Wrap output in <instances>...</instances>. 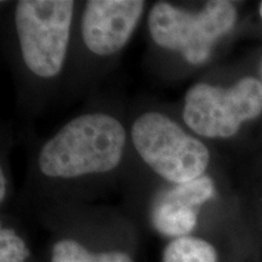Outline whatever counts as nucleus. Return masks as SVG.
Instances as JSON below:
<instances>
[{
    "mask_svg": "<svg viewBox=\"0 0 262 262\" xmlns=\"http://www.w3.org/2000/svg\"><path fill=\"white\" fill-rule=\"evenodd\" d=\"M51 262H133V260L122 251L90 253L78 242L63 239L52 248Z\"/></svg>",
    "mask_w": 262,
    "mask_h": 262,
    "instance_id": "nucleus-9",
    "label": "nucleus"
},
{
    "mask_svg": "<svg viewBox=\"0 0 262 262\" xmlns=\"http://www.w3.org/2000/svg\"><path fill=\"white\" fill-rule=\"evenodd\" d=\"M73 9L71 0H21L16 5L15 25L22 58L38 77H55L62 70Z\"/></svg>",
    "mask_w": 262,
    "mask_h": 262,
    "instance_id": "nucleus-4",
    "label": "nucleus"
},
{
    "mask_svg": "<svg viewBox=\"0 0 262 262\" xmlns=\"http://www.w3.org/2000/svg\"><path fill=\"white\" fill-rule=\"evenodd\" d=\"M237 19L234 5L216 0L192 14L169 3H157L149 12V33L159 47L181 52L192 64L210 56L215 41L231 31Z\"/></svg>",
    "mask_w": 262,
    "mask_h": 262,
    "instance_id": "nucleus-3",
    "label": "nucleus"
},
{
    "mask_svg": "<svg viewBox=\"0 0 262 262\" xmlns=\"http://www.w3.org/2000/svg\"><path fill=\"white\" fill-rule=\"evenodd\" d=\"M214 183L203 175L179 183L157 196L150 210V221L157 231L169 237H186L196 225L198 208L214 196Z\"/></svg>",
    "mask_w": 262,
    "mask_h": 262,
    "instance_id": "nucleus-7",
    "label": "nucleus"
},
{
    "mask_svg": "<svg viewBox=\"0 0 262 262\" xmlns=\"http://www.w3.org/2000/svg\"><path fill=\"white\" fill-rule=\"evenodd\" d=\"M262 112V83L253 77L224 88L199 83L187 91L183 120L201 136L227 139Z\"/></svg>",
    "mask_w": 262,
    "mask_h": 262,
    "instance_id": "nucleus-5",
    "label": "nucleus"
},
{
    "mask_svg": "<svg viewBox=\"0 0 262 262\" xmlns=\"http://www.w3.org/2000/svg\"><path fill=\"white\" fill-rule=\"evenodd\" d=\"M0 182H2V188H0V199H2V201H4L5 192H6V183H5L4 173L3 172H2V175H0Z\"/></svg>",
    "mask_w": 262,
    "mask_h": 262,
    "instance_id": "nucleus-11",
    "label": "nucleus"
},
{
    "mask_svg": "<svg viewBox=\"0 0 262 262\" xmlns=\"http://www.w3.org/2000/svg\"><path fill=\"white\" fill-rule=\"evenodd\" d=\"M126 133L104 113L84 114L67 123L41 147L39 168L49 178L108 172L122 160Z\"/></svg>",
    "mask_w": 262,
    "mask_h": 262,
    "instance_id": "nucleus-1",
    "label": "nucleus"
},
{
    "mask_svg": "<svg viewBox=\"0 0 262 262\" xmlns=\"http://www.w3.org/2000/svg\"><path fill=\"white\" fill-rule=\"evenodd\" d=\"M260 15H261V18H262V3H261V5H260Z\"/></svg>",
    "mask_w": 262,
    "mask_h": 262,
    "instance_id": "nucleus-12",
    "label": "nucleus"
},
{
    "mask_svg": "<svg viewBox=\"0 0 262 262\" xmlns=\"http://www.w3.org/2000/svg\"><path fill=\"white\" fill-rule=\"evenodd\" d=\"M163 262H217V253L203 239L181 237L168 244L164 250Z\"/></svg>",
    "mask_w": 262,
    "mask_h": 262,
    "instance_id": "nucleus-8",
    "label": "nucleus"
},
{
    "mask_svg": "<svg viewBox=\"0 0 262 262\" xmlns=\"http://www.w3.org/2000/svg\"><path fill=\"white\" fill-rule=\"evenodd\" d=\"M131 137L147 165L175 185L201 178L210 160L204 143L162 113L140 116L134 123Z\"/></svg>",
    "mask_w": 262,
    "mask_h": 262,
    "instance_id": "nucleus-2",
    "label": "nucleus"
},
{
    "mask_svg": "<svg viewBox=\"0 0 262 262\" xmlns=\"http://www.w3.org/2000/svg\"><path fill=\"white\" fill-rule=\"evenodd\" d=\"M29 251L25 242L14 231H0V262H26Z\"/></svg>",
    "mask_w": 262,
    "mask_h": 262,
    "instance_id": "nucleus-10",
    "label": "nucleus"
},
{
    "mask_svg": "<svg viewBox=\"0 0 262 262\" xmlns=\"http://www.w3.org/2000/svg\"><path fill=\"white\" fill-rule=\"evenodd\" d=\"M140 0H90L81 19L88 49L100 56L116 54L129 40L143 12Z\"/></svg>",
    "mask_w": 262,
    "mask_h": 262,
    "instance_id": "nucleus-6",
    "label": "nucleus"
}]
</instances>
